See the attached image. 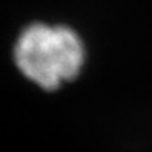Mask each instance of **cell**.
<instances>
[{
	"label": "cell",
	"instance_id": "1",
	"mask_svg": "<svg viewBox=\"0 0 152 152\" xmlns=\"http://www.w3.org/2000/svg\"><path fill=\"white\" fill-rule=\"evenodd\" d=\"M12 56L26 79L53 92L78 78L87 53L82 37L70 26L34 22L20 31Z\"/></svg>",
	"mask_w": 152,
	"mask_h": 152
}]
</instances>
